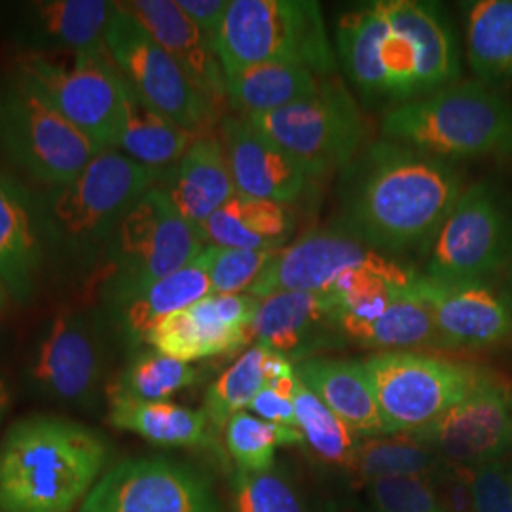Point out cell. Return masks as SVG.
I'll list each match as a JSON object with an SVG mask.
<instances>
[{
	"label": "cell",
	"mask_w": 512,
	"mask_h": 512,
	"mask_svg": "<svg viewBox=\"0 0 512 512\" xmlns=\"http://www.w3.org/2000/svg\"><path fill=\"white\" fill-rule=\"evenodd\" d=\"M463 192L454 162L384 137L342 171L338 228L384 255L427 249Z\"/></svg>",
	"instance_id": "obj_1"
},
{
	"label": "cell",
	"mask_w": 512,
	"mask_h": 512,
	"mask_svg": "<svg viewBox=\"0 0 512 512\" xmlns=\"http://www.w3.org/2000/svg\"><path fill=\"white\" fill-rule=\"evenodd\" d=\"M338 57L370 103L397 107L458 82L459 42L439 2L378 0L346 12L336 29Z\"/></svg>",
	"instance_id": "obj_2"
},
{
	"label": "cell",
	"mask_w": 512,
	"mask_h": 512,
	"mask_svg": "<svg viewBox=\"0 0 512 512\" xmlns=\"http://www.w3.org/2000/svg\"><path fill=\"white\" fill-rule=\"evenodd\" d=\"M107 439L78 421L35 414L0 440V512H73L109 459Z\"/></svg>",
	"instance_id": "obj_3"
},
{
	"label": "cell",
	"mask_w": 512,
	"mask_h": 512,
	"mask_svg": "<svg viewBox=\"0 0 512 512\" xmlns=\"http://www.w3.org/2000/svg\"><path fill=\"white\" fill-rule=\"evenodd\" d=\"M160 175L118 150H105L74 181L54 186L37 203L40 232L57 253L92 266L105 255L120 220Z\"/></svg>",
	"instance_id": "obj_4"
},
{
	"label": "cell",
	"mask_w": 512,
	"mask_h": 512,
	"mask_svg": "<svg viewBox=\"0 0 512 512\" xmlns=\"http://www.w3.org/2000/svg\"><path fill=\"white\" fill-rule=\"evenodd\" d=\"M382 133L450 162L512 158V103L484 82H456L389 110Z\"/></svg>",
	"instance_id": "obj_5"
},
{
	"label": "cell",
	"mask_w": 512,
	"mask_h": 512,
	"mask_svg": "<svg viewBox=\"0 0 512 512\" xmlns=\"http://www.w3.org/2000/svg\"><path fill=\"white\" fill-rule=\"evenodd\" d=\"M224 74L285 63L319 76L336 71L321 6L313 0H230L215 40Z\"/></svg>",
	"instance_id": "obj_6"
},
{
	"label": "cell",
	"mask_w": 512,
	"mask_h": 512,
	"mask_svg": "<svg viewBox=\"0 0 512 512\" xmlns=\"http://www.w3.org/2000/svg\"><path fill=\"white\" fill-rule=\"evenodd\" d=\"M205 245L200 228L154 186L120 220L105 249L99 279L105 304L110 308L175 274L196 260Z\"/></svg>",
	"instance_id": "obj_7"
},
{
	"label": "cell",
	"mask_w": 512,
	"mask_h": 512,
	"mask_svg": "<svg viewBox=\"0 0 512 512\" xmlns=\"http://www.w3.org/2000/svg\"><path fill=\"white\" fill-rule=\"evenodd\" d=\"M0 148L25 173L52 188L74 181L105 152L19 73L0 84Z\"/></svg>",
	"instance_id": "obj_8"
},
{
	"label": "cell",
	"mask_w": 512,
	"mask_h": 512,
	"mask_svg": "<svg viewBox=\"0 0 512 512\" xmlns=\"http://www.w3.org/2000/svg\"><path fill=\"white\" fill-rule=\"evenodd\" d=\"M363 365L387 435L427 429L463 401L486 372L421 351H380Z\"/></svg>",
	"instance_id": "obj_9"
},
{
	"label": "cell",
	"mask_w": 512,
	"mask_h": 512,
	"mask_svg": "<svg viewBox=\"0 0 512 512\" xmlns=\"http://www.w3.org/2000/svg\"><path fill=\"white\" fill-rule=\"evenodd\" d=\"M511 264V205L494 184L476 183L429 243L423 275L440 285L492 283Z\"/></svg>",
	"instance_id": "obj_10"
},
{
	"label": "cell",
	"mask_w": 512,
	"mask_h": 512,
	"mask_svg": "<svg viewBox=\"0 0 512 512\" xmlns=\"http://www.w3.org/2000/svg\"><path fill=\"white\" fill-rule=\"evenodd\" d=\"M18 73L97 147L116 150L126 82L114 67L107 46L86 54H23Z\"/></svg>",
	"instance_id": "obj_11"
},
{
	"label": "cell",
	"mask_w": 512,
	"mask_h": 512,
	"mask_svg": "<svg viewBox=\"0 0 512 512\" xmlns=\"http://www.w3.org/2000/svg\"><path fill=\"white\" fill-rule=\"evenodd\" d=\"M247 120L310 177L344 171L365 148V118L351 93L334 80L323 82L308 99Z\"/></svg>",
	"instance_id": "obj_12"
},
{
	"label": "cell",
	"mask_w": 512,
	"mask_h": 512,
	"mask_svg": "<svg viewBox=\"0 0 512 512\" xmlns=\"http://www.w3.org/2000/svg\"><path fill=\"white\" fill-rule=\"evenodd\" d=\"M107 321L93 310L57 313L29 359L27 378L40 397L80 410H95L107 393Z\"/></svg>",
	"instance_id": "obj_13"
},
{
	"label": "cell",
	"mask_w": 512,
	"mask_h": 512,
	"mask_svg": "<svg viewBox=\"0 0 512 512\" xmlns=\"http://www.w3.org/2000/svg\"><path fill=\"white\" fill-rule=\"evenodd\" d=\"M105 46L118 73L148 107L198 137L213 128L219 109L192 84L147 29L116 2Z\"/></svg>",
	"instance_id": "obj_14"
},
{
	"label": "cell",
	"mask_w": 512,
	"mask_h": 512,
	"mask_svg": "<svg viewBox=\"0 0 512 512\" xmlns=\"http://www.w3.org/2000/svg\"><path fill=\"white\" fill-rule=\"evenodd\" d=\"M78 512H224L209 482L165 456L120 461L97 480Z\"/></svg>",
	"instance_id": "obj_15"
},
{
	"label": "cell",
	"mask_w": 512,
	"mask_h": 512,
	"mask_svg": "<svg viewBox=\"0 0 512 512\" xmlns=\"http://www.w3.org/2000/svg\"><path fill=\"white\" fill-rule=\"evenodd\" d=\"M446 463L475 469L512 446V389L486 370L475 389L427 429L414 433Z\"/></svg>",
	"instance_id": "obj_16"
},
{
	"label": "cell",
	"mask_w": 512,
	"mask_h": 512,
	"mask_svg": "<svg viewBox=\"0 0 512 512\" xmlns=\"http://www.w3.org/2000/svg\"><path fill=\"white\" fill-rule=\"evenodd\" d=\"M258 304L251 294H209L158 321L147 344L183 363L236 353L253 342Z\"/></svg>",
	"instance_id": "obj_17"
},
{
	"label": "cell",
	"mask_w": 512,
	"mask_h": 512,
	"mask_svg": "<svg viewBox=\"0 0 512 512\" xmlns=\"http://www.w3.org/2000/svg\"><path fill=\"white\" fill-rule=\"evenodd\" d=\"M114 2L35 0L8 8L10 40L29 55L86 54L105 48Z\"/></svg>",
	"instance_id": "obj_18"
},
{
	"label": "cell",
	"mask_w": 512,
	"mask_h": 512,
	"mask_svg": "<svg viewBox=\"0 0 512 512\" xmlns=\"http://www.w3.org/2000/svg\"><path fill=\"white\" fill-rule=\"evenodd\" d=\"M437 349L482 351L512 340V304L492 283L440 285L423 275Z\"/></svg>",
	"instance_id": "obj_19"
},
{
	"label": "cell",
	"mask_w": 512,
	"mask_h": 512,
	"mask_svg": "<svg viewBox=\"0 0 512 512\" xmlns=\"http://www.w3.org/2000/svg\"><path fill=\"white\" fill-rule=\"evenodd\" d=\"M378 253L340 228L317 230L277 249L247 294L258 300L275 293H329L340 275Z\"/></svg>",
	"instance_id": "obj_20"
},
{
	"label": "cell",
	"mask_w": 512,
	"mask_h": 512,
	"mask_svg": "<svg viewBox=\"0 0 512 512\" xmlns=\"http://www.w3.org/2000/svg\"><path fill=\"white\" fill-rule=\"evenodd\" d=\"M220 141L241 196L291 205L306 194L310 175L247 118L226 116L220 124Z\"/></svg>",
	"instance_id": "obj_21"
},
{
	"label": "cell",
	"mask_w": 512,
	"mask_h": 512,
	"mask_svg": "<svg viewBox=\"0 0 512 512\" xmlns=\"http://www.w3.org/2000/svg\"><path fill=\"white\" fill-rule=\"evenodd\" d=\"M256 346L291 363L315 357L317 351L344 342L329 294L275 293L260 300L253 321Z\"/></svg>",
	"instance_id": "obj_22"
},
{
	"label": "cell",
	"mask_w": 512,
	"mask_h": 512,
	"mask_svg": "<svg viewBox=\"0 0 512 512\" xmlns=\"http://www.w3.org/2000/svg\"><path fill=\"white\" fill-rule=\"evenodd\" d=\"M116 4L147 29L219 112L226 107V74L217 52L179 8L177 0H126Z\"/></svg>",
	"instance_id": "obj_23"
},
{
	"label": "cell",
	"mask_w": 512,
	"mask_h": 512,
	"mask_svg": "<svg viewBox=\"0 0 512 512\" xmlns=\"http://www.w3.org/2000/svg\"><path fill=\"white\" fill-rule=\"evenodd\" d=\"M160 179L164 186L158 188L198 228L238 194L224 145L211 133L198 137L177 164L162 171Z\"/></svg>",
	"instance_id": "obj_24"
},
{
	"label": "cell",
	"mask_w": 512,
	"mask_h": 512,
	"mask_svg": "<svg viewBox=\"0 0 512 512\" xmlns=\"http://www.w3.org/2000/svg\"><path fill=\"white\" fill-rule=\"evenodd\" d=\"M294 368L298 380L359 437L387 435L363 361L315 355Z\"/></svg>",
	"instance_id": "obj_25"
},
{
	"label": "cell",
	"mask_w": 512,
	"mask_h": 512,
	"mask_svg": "<svg viewBox=\"0 0 512 512\" xmlns=\"http://www.w3.org/2000/svg\"><path fill=\"white\" fill-rule=\"evenodd\" d=\"M42 262L37 209L18 184L0 177V281L8 296L27 302Z\"/></svg>",
	"instance_id": "obj_26"
},
{
	"label": "cell",
	"mask_w": 512,
	"mask_h": 512,
	"mask_svg": "<svg viewBox=\"0 0 512 512\" xmlns=\"http://www.w3.org/2000/svg\"><path fill=\"white\" fill-rule=\"evenodd\" d=\"M107 420L112 427L139 435L158 446L207 448L219 454L215 429L203 410L158 401L143 403L116 391L105 393Z\"/></svg>",
	"instance_id": "obj_27"
},
{
	"label": "cell",
	"mask_w": 512,
	"mask_h": 512,
	"mask_svg": "<svg viewBox=\"0 0 512 512\" xmlns=\"http://www.w3.org/2000/svg\"><path fill=\"white\" fill-rule=\"evenodd\" d=\"M294 228L296 217L289 205L236 194L203 222L200 234L205 243L219 247L277 251L291 241Z\"/></svg>",
	"instance_id": "obj_28"
},
{
	"label": "cell",
	"mask_w": 512,
	"mask_h": 512,
	"mask_svg": "<svg viewBox=\"0 0 512 512\" xmlns=\"http://www.w3.org/2000/svg\"><path fill=\"white\" fill-rule=\"evenodd\" d=\"M209 294H213L209 277L202 264L192 260L175 274L167 275L141 293L110 306V319L129 346L139 348L141 344H147L148 332L158 321L200 302Z\"/></svg>",
	"instance_id": "obj_29"
},
{
	"label": "cell",
	"mask_w": 512,
	"mask_h": 512,
	"mask_svg": "<svg viewBox=\"0 0 512 512\" xmlns=\"http://www.w3.org/2000/svg\"><path fill=\"white\" fill-rule=\"evenodd\" d=\"M319 86L315 74L285 63H258L226 76L228 105L243 118L289 107L315 95Z\"/></svg>",
	"instance_id": "obj_30"
},
{
	"label": "cell",
	"mask_w": 512,
	"mask_h": 512,
	"mask_svg": "<svg viewBox=\"0 0 512 512\" xmlns=\"http://www.w3.org/2000/svg\"><path fill=\"white\" fill-rule=\"evenodd\" d=\"M196 139L198 135L179 128L164 114L148 107L126 84L124 118L116 143L118 152L122 150L137 164L164 171V167L177 164Z\"/></svg>",
	"instance_id": "obj_31"
},
{
	"label": "cell",
	"mask_w": 512,
	"mask_h": 512,
	"mask_svg": "<svg viewBox=\"0 0 512 512\" xmlns=\"http://www.w3.org/2000/svg\"><path fill=\"white\" fill-rule=\"evenodd\" d=\"M353 346L382 349V351H412L437 349L435 325L429 302L423 294V274L410 293L401 296L374 321L353 327L344 334Z\"/></svg>",
	"instance_id": "obj_32"
},
{
	"label": "cell",
	"mask_w": 512,
	"mask_h": 512,
	"mask_svg": "<svg viewBox=\"0 0 512 512\" xmlns=\"http://www.w3.org/2000/svg\"><path fill=\"white\" fill-rule=\"evenodd\" d=\"M467 59L484 82L512 80V0L465 4Z\"/></svg>",
	"instance_id": "obj_33"
},
{
	"label": "cell",
	"mask_w": 512,
	"mask_h": 512,
	"mask_svg": "<svg viewBox=\"0 0 512 512\" xmlns=\"http://www.w3.org/2000/svg\"><path fill=\"white\" fill-rule=\"evenodd\" d=\"M446 461L414 433L365 437L359 442L348 476L353 484H370L393 476H431Z\"/></svg>",
	"instance_id": "obj_34"
},
{
	"label": "cell",
	"mask_w": 512,
	"mask_h": 512,
	"mask_svg": "<svg viewBox=\"0 0 512 512\" xmlns=\"http://www.w3.org/2000/svg\"><path fill=\"white\" fill-rule=\"evenodd\" d=\"M293 404L298 429L311 454L330 469L349 473L363 437L321 403L300 380L294 389Z\"/></svg>",
	"instance_id": "obj_35"
},
{
	"label": "cell",
	"mask_w": 512,
	"mask_h": 512,
	"mask_svg": "<svg viewBox=\"0 0 512 512\" xmlns=\"http://www.w3.org/2000/svg\"><path fill=\"white\" fill-rule=\"evenodd\" d=\"M270 357L272 351L262 346L247 349L207 389L203 412L215 431L224 429L228 421L243 412V408H249L256 395L266 387L270 380Z\"/></svg>",
	"instance_id": "obj_36"
},
{
	"label": "cell",
	"mask_w": 512,
	"mask_h": 512,
	"mask_svg": "<svg viewBox=\"0 0 512 512\" xmlns=\"http://www.w3.org/2000/svg\"><path fill=\"white\" fill-rule=\"evenodd\" d=\"M198 382V370L158 351H141L131 357L107 391H116L135 401L158 403Z\"/></svg>",
	"instance_id": "obj_37"
},
{
	"label": "cell",
	"mask_w": 512,
	"mask_h": 512,
	"mask_svg": "<svg viewBox=\"0 0 512 512\" xmlns=\"http://www.w3.org/2000/svg\"><path fill=\"white\" fill-rule=\"evenodd\" d=\"M224 440L238 471L264 473L274 469L275 450L279 446L304 444V435L298 427L270 423L239 412L226 423Z\"/></svg>",
	"instance_id": "obj_38"
},
{
	"label": "cell",
	"mask_w": 512,
	"mask_h": 512,
	"mask_svg": "<svg viewBox=\"0 0 512 512\" xmlns=\"http://www.w3.org/2000/svg\"><path fill=\"white\" fill-rule=\"evenodd\" d=\"M275 251L232 249L207 243L196 260L209 277L213 294H247L268 268Z\"/></svg>",
	"instance_id": "obj_39"
},
{
	"label": "cell",
	"mask_w": 512,
	"mask_h": 512,
	"mask_svg": "<svg viewBox=\"0 0 512 512\" xmlns=\"http://www.w3.org/2000/svg\"><path fill=\"white\" fill-rule=\"evenodd\" d=\"M232 507L234 512H306L293 482L275 469L264 473L236 471Z\"/></svg>",
	"instance_id": "obj_40"
},
{
	"label": "cell",
	"mask_w": 512,
	"mask_h": 512,
	"mask_svg": "<svg viewBox=\"0 0 512 512\" xmlns=\"http://www.w3.org/2000/svg\"><path fill=\"white\" fill-rule=\"evenodd\" d=\"M372 512H442L431 476H393L365 486Z\"/></svg>",
	"instance_id": "obj_41"
},
{
	"label": "cell",
	"mask_w": 512,
	"mask_h": 512,
	"mask_svg": "<svg viewBox=\"0 0 512 512\" xmlns=\"http://www.w3.org/2000/svg\"><path fill=\"white\" fill-rule=\"evenodd\" d=\"M475 512H512V465L503 458L473 469Z\"/></svg>",
	"instance_id": "obj_42"
},
{
	"label": "cell",
	"mask_w": 512,
	"mask_h": 512,
	"mask_svg": "<svg viewBox=\"0 0 512 512\" xmlns=\"http://www.w3.org/2000/svg\"><path fill=\"white\" fill-rule=\"evenodd\" d=\"M435 495L442 512H475L473 469L444 463L431 475Z\"/></svg>",
	"instance_id": "obj_43"
},
{
	"label": "cell",
	"mask_w": 512,
	"mask_h": 512,
	"mask_svg": "<svg viewBox=\"0 0 512 512\" xmlns=\"http://www.w3.org/2000/svg\"><path fill=\"white\" fill-rule=\"evenodd\" d=\"M177 4L215 48L230 0H177Z\"/></svg>",
	"instance_id": "obj_44"
},
{
	"label": "cell",
	"mask_w": 512,
	"mask_h": 512,
	"mask_svg": "<svg viewBox=\"0 0 512 512\" xmlns=\"http://www.w3.org/2000/svg\"><path fill=\"white\" fill-rule=\"evenodd\" d=\"M260 420L279 423L287 427H298L294 414L293 397L266 385L249 406Z\"/></svg>",
	"instance_id": "obj_45"
},
{
	"label": "cell",
	"mask_w": 512,
	"mask_h": 512,
	"mask_svg": "<svg viewBox=\"0 0 512 512\" xmlns=\"http://www.w3.org/2000/svg\"><path fill=\"white\" fill-rule=\"evenodd\" d=\"M325 512H372L366 509L365 505H361L357 499H349V497H336L329 499L325 503Z\"/></svg>",
	"instance_id": "obj_46"
},
{
	"label": "cell",
	"mask_w": 512,
	"mask_h": 512,
	"mask_svg": "<svg viewBox=\"0 0 512 512\" xmlns=\"http://www.w3.org/2000/svg\"><path fill=\"white\" fill-rule=\"evenodd\" d=\"M12 401V393H10V385L6 384V380L0 378V423L4 420V416L8 414Z\"/></svg>",
	"instance_id": "obj_47"
},
{
	"label": "cell",
	"mask_w": 512,
	"mask_h": 512,
	"mask_svg": "<svg viewBox=\"0 0 512 512\" xmlns=\"http://www.w3.org/2000/svg\"><path fill=\"white\" fill-rule=\"evenodd\" d=\"M501 291L509 298V302L512 304V264L509 266V272H507V277H505V283H503Z\"/></svg>",
	"instance_id": "obj_48"
},
{
	"label": "cell",
	"mask_w": 512,
	"mask_h": 512,
	"mask_svg": "<svg viewBox=\"0 0 512 512\" xmlns=\"http://www.w3.org/2000/svg\"><path fill=\"white\" fill-rule=\"evenodd\" d=\"M8 298H10L8 291L4 289V285H2V281H0V311L6 306V300H8Z\"/></svg>",
	"instance_id": "obj_49"
},
{
	"label": "cell",
	"mask_w": 512,
	"mask_h": 512,
	"mask_svg": "<svg viewBox=\"0 0 512 512\" xmlns=\"http://www.w3.org/2000/svg\"><path fill=\"white\" fill-rule=\"evenodd\" d=\"M511 465H512V463H511Z\"/></svg>",
	"instance_id": "obj_50"
}]
</instances>
